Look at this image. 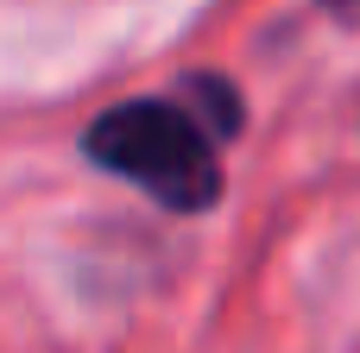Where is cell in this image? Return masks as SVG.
Masks as SVG:
<instances>
[{
    "instance_id": "6da1fadb",
    "label": "cell",
    "mask_w": 360,
    "mask_h": 353,
    "mask_svg": "<svg viewBox=\"0 0 360 353\" xmlns=\"http://www.w3.org/2000/svg\"><path fill=\"white\" fill-rule=\"evenodd\" d=\"M240 126L234 88L215 76H190L184 95H139L89 120L82 152L95 171L139 183L152 202L177 215H202L221 196V139Z\"/></svg>"
},
{
    "instance_id": "7a4b0ae2",
    "label": "cell",
    "mask_w": 360,
    "mask_h": 353,
    "mask_svg": "<svg viewBox=\"0 0 360 353\" xmlns=\"http://www.w3.org/2000/svg\"><path fill=\"white\" fill-rule=\"evenodd\" d=\"M323 13L342 19V25H360V0H323Z\"/></svg>"
}]
</instances>
